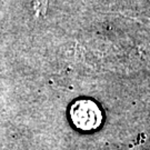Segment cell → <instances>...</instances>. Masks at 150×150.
Returning a JSON list of instances; mask_svg holds the SVG:
<instances>
[{"mask_svg": "<svg viewBox=\"0 0 150 150\" xmlns=\"http://www.w3.org/2000/svg\"><path fill=\"white\" fill-rule=\"evenodd\" d=\"M71 120L81 130H93L101 123V112L91 101H77L70 110Z\"/></svg>", "mask_w": 150, "mask_h": 150, "instance_id": "6da1fadb", "label": "cell"}]
</instances>
